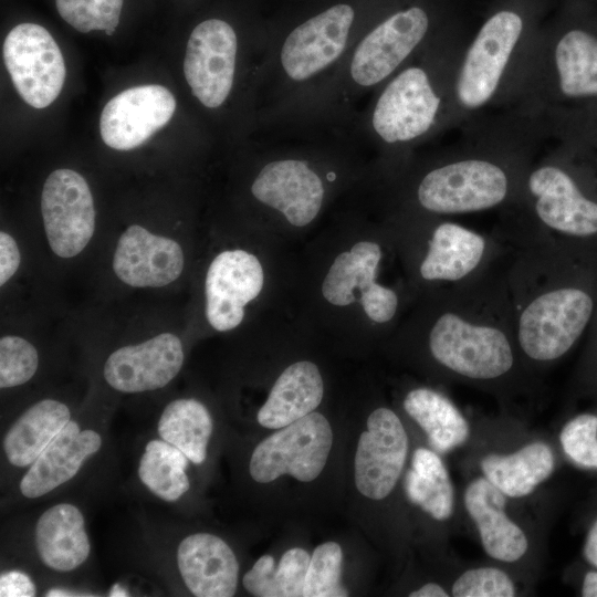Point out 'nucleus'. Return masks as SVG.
<instances>
[{
	"mask_svg": "<svg viewBox=\"0 0 597 597\" xmlns=\"http://www.w3.org/2000/svg\"><path fill=\"white\" fill-rule=\"evenodd\" d=\"M440 107L441 97L427 69L405 66L379 87L365 111L357 113L353 130L360 140L402 146L432 129Z\"/></svg>",
	"mask_w": 597,
	"mask_h": 597,
	"instance_id": "1",
	"label": "nucleus"
},
{
	"mask_svg": "<svg viewBox=\"0 0 597 597\" xmlns=\"http://www.w3.org/2000/svg\"><path fill=\"white\" fill-rule=\"evenodd\" d=\"M313 135L305 155L302 154L307 128H292L297 134L295 153L287 148L285 154L271 155L250 186L252 197L261 205L280 212L289 223L304 227L311 223L320 213L325 196L326 185L337 179L336 171L320 174L316 160L308 153L323 126H313Z\"/></svg>",
	"mask_w": 597,
	"mask_h": 597,
	"instance_id": "2",
	"label": "nucleus"
},
{
	"mask_svg": "<svg viewBox=\"0 0 597 597\" xmlns=\"http://www.w3.org/2000/svg\"><path fill=\"white\" fill-rule=\"evenodd\" d=\"M596 310L597 295L589 286L573 284L545 292L520 315V346L534 360L557 359L579 339Z\"/></svg>",
	"mask_w": 597,
	"mask_h": 597,
	"instance_id": "3",
	"label": "nucleus"
},
{
	"mask_svg": "<svg viewBox=\"0 0 597 597\" xmlns=\"http://www.w3.org/2000/svg\"><path fill=\"white\" fill-rule=\"evenodd\" d=\"M333 444V431L320 412L280 428L253 450L249 471L259 483H270L289 474L302 482L315 480L323 471Z\"/></svg>",
	"mask_w": 597,
	"mask_h": 597,
	"instance_id": "4",
	"label": "nucleus"
},
{
	"mask_svg": "<svg viewBox=\"0 0 597 597\" xmlns=\"http://www.w3.org/2000/svg\"><path fill=\"white\" fill-rule=\"evenodd\" d=\"M240 40L226 20L211 18L191 31L184 59V75L193 97L209 111L228 104L237 86Z\"/></svg>",
	"mask_w": 597,
	"mask_h": 597,
	"instance_id": "5",
	"label": "nucleus"
},
{
	"mask_svg": "<svg viewBox=\"0 0 597 597\" xmlns=\"http://www.w3.org/2000/svg\"><path fill=\"white\" fill-rule=\"evenodd\" d=\"M429 347L441 365L472 379L498 378L513 365L511 344L502 331L470 323L453 313L437 320Z\"/></svg>",
	"mask_w": 597,
	"mask_h": 597,
	"instance_id": "6",
	"label": "nucleus"
},
{
	"mask_svg": "<svg viewBox=\"0 0 597 597\" xmlns=\"http://www.w3.org/2000/svg\"><path fill=\"white\" fill-rule=\"evenodd\" d=\"M3 60L14 88L34 108H45L60 95L65 81L62 52L42 25L20 23L6 36Z\"/></svg>",
	"mask_w": 597,
	"mask_h": 597,
	"instance_id": "7",
	"label": "nucleus"
},
{
	"mask_svg": "<svg viewBox=\"0 0 597 597\" xmlns=\"http://www.w3.org/2000/svg\"><path fill=\"white\" fill-rule=\"evenodd\" d=\"M40 207L51 251L61 259L82 253L94 235L96 221L86 179L67 168L52 171L44 181Z\"/></svg>",
	"mask_w": 597,
	"mask_h": 597,
	"instance_id": "8",
	"label": "nucleus"
},
{
	"mask_svg": "<svg viewBox=\"0 0 597 597\" xmlns=\"http://www.w3.org/2000/svg\"><path fill=\"white\" fill-rule=\"evenodd\" d=\"M507 178L498 165L467 159L427 172L417 187V200L436 213H463L490 209L507 193Z\"/></svg>",
	"mask_w": 597,
	"mask_h": 597,
	"instance_id": "9",
	"label": "nucleus"
},
{
	"mask_svg": "<svg viewBox=\"0 0 597 597\" xmlns=\"http://www.w3.org/2000/svg\"><path fill=\"white\" fill-rule=\"evenodd\" d=\"M522 28V19L512 11H500L482 25L467 52L455 85L464 107H480L495 93Z\"/></svg>",
	"mask_w": 597,
	"mask_h": 597,
	"instance_id": "10",
	"label": "nucleus"
},
{
	"mask_svg": "<svg viewBox=\"0 0 597 597\" xmlns=\"http://www.w3.org/2000/svg\"><path fill=\"white\" fill-rule=\"evenodd\" d=\"M407 452L408 437L399 417L385 407L374 410L357 443V490L371 500L388 496L402 472Z\"/></svg>",
	"mask_w": 597,
	"mask_h": 597,
	"instance_id": "11",
	"label": "nucleus"
},
{
	"mask_svg": "<svg viewBox=\"0 0 597 597\" xmlns=\"http://www.w3.org/2000/svg\"><path fill=\"white\" fill-rule=\"evenodd\" d=\"M185 360L182 342L163 332L112 352L103 366V377L113 389L125 394L166 387L179 374Z\"/></svg>",
	"mask_w": 597,
	"mask_h": 597,
	"instance_id": "12",
	"label": "nucleus"
},
{
	"mask_svg": "<svg viewBox=\"0 0 597 597\" xmlns=\"http://www.w3.org/2000/svg\"><path fill=\"white\" fill-rule=\"evenodd\" d=\"M176 100L161 85L150 84L127 88L104 106L100 132L103 142L117 150L139 147L172 117Z\"/></svg>",
	"mask_w": 597,
	"mask_h": 597,
	"instance_id": "13",
	"label": "nucleus"
},
{
	"mask_svg": "<svg viewBox=\"0 0 597 597\" xmlns=\"http://www.w3.org/2000/svg\"><path fill=\"white\" fill-rule=\"evenodd\" d=\"M184 268L180 243L140 224H132L121 233L112 258L115 276L136 289L168 286L180 277Z\"/></svg>",
	"mask_w": 597,
	"mask_h": 597,
	"instance_id": "14",
	"label": "nucleus"
},
{
	"mask_svg": "<svg viewBox=\"0 0 597 597\" xmlns=\"http://www.w3.org/2000/svg\"><path fill=\"white\" fill-rule=\"evenodd\" d=\"M263 269L258 258L241 249L224 250L211 261L205 281L206 317L219 332L240 325L245 305L263 287Z\"/></svg>",
	"mask_w": 597,
	"mask_h": 597,
	"instance_id": "15",
	"label": "nucleus"
},
{
	"mask_svg": "<svg viewBox=\"0 0 597 597\" xmlns=\"http://www.w3.org/2000/svg\"><path fill=\"white\" fill-rule=\"evenodd\" d=\"M528 187L547 227L577 239L597 238V201L586 197L565 170L540 167L531 174Z\"/></svg>",
	"mask_w": 597,
	"mask_h": 597,
	"instance_id": "16",
	"label": "nucleus"
},
{
	"mask_svg": "<svg viewBox=\"0 0 597 597\" xmlns=\"http://www.w3.org/2000/svg\"><path fill=\"white\" fill-rule=\"evenodd\" d=\"M177 565L188 590L197 597H231L235 594L239 564L219 536L195 533L177 549Z\"/></svg>",
	"mask_w": 597,
	"mask_h": 597,
	"instance_id": "17",
	"label": "nucleus"
},
{
	"mask_svg": "<svg viewBox=\"0 0 597 597\" xmlns=\"http://www.w3.org/2000/svg\"><path fill=\"white\" fill-rule=\"evenodd\" d=\"M101 434L81 429L70 420L30 465L20 481V492L28 499L43 496L76 475L87 458L102 447Z\"/></svg>",
	"mask_w": 597,
	"mask_h": 597,
	"instance_id": "18",
	"label": "nucleus"
},
{
	"mask_svg": "<svg viewBox=\"0 0 597 597\" xmlns=\"http://www.w3.org/2000/svg\"><path fill=\"white\" fill-rule=\"evenodd\" d=\"M464 506L473 520L485 553L494 559L513 563L528 548L523 530L505 512L506 495L485 476L473 480L464 492Z\"/></svg>",
	"mask_w": 597,
	"mask_h": 597,
	"instance_id": "19",
	"label": "nucleus"
},
{
	"mask_svg": "<svg viewBox=\"0 0 597 597\" xmlns=\"http://www.w3.org/2000/svg\"><path fill=\"white\" fill-rule=\"evenodd\" d=\"M35 546L41 562L55 572H71L84 564L91 543L82 512L71 503L49 507L36 522Z\"/></svg>",
	"mask_w": 597,
	"mask_h": 597,
	"instance_id": "20",
	"label": "nucleus"
},
{
	"mask_svg": "<svg viewBox=\"0 0 597 597\" xmlns=\"http://www.w3.org/2000/svg\"><path fill=\"white\" fill-rule=\"evenodd\" d=\"M324 385L317 366L296 362L274 383L258 412V422L269 429L283 428L313 412L322 401Z\"/></svg>",
	"mask_w": 597,
	"mask_h": 597,
	"instance_id": "21",
	"label": "nucleus"
},
{
	"mask_svg": "<svg viewBox=\"0 0 597 597\" xmlns=\"http://www.w3.org/2000/svg\"><path fill=\"white\" fill-rule=\"evenodd\" d=\"M70 420L71 410L60 400L45 398L33 404L3 438L8 461L18 468L31 465Z\"/></svg>",
	"mask_w": 597,
	"mask_h": 597,
	"instance_id": "22",
	"label": "nucleus"
},
{
	"mask_svg": "<svg viewBox=\"0 0 597 597\" xmlns=\"http://www.w3.org/2000/svg\"><path fill=\"white\" fill-rule=\"evenodd\" d=\"M484 250L485 240L479 233L457 223H441L433 231L420 274L429 281H459L479 265Z\"/></svg>",
	"mask_w": 597,
	"mask_h": 597,
	"instance_id": "23",
	"label": "nucleus"
},
{
	"mask_svg": "<svg viewBox=\"0 0 597 597\" xmlns=\"http://www.w3.org/2000/svg\"><path fill=\"white\" fill-rule=\"evenodd\" d=\"M480 465L484 476L506 496L523 498L552 474L555 458L547 443L534 441L510 454H488Z\"/></svg>",
	"mask_w": 597,
	"mask_h": 597,
	"instance_id": "24",
	"label": "nucleus"
},
{
	"mask_svg": "<svg viewBox=\"0 0 597 597\" xmlns=\"http://www.w3.org/2000/svg\"><path fill=\"white\" fill-rule=\"evenodd\" d=\"M404 408L438 452H449L469 438L467 419L446 396L432 389H412L404 400Z\"/></svg>",
	"mask_w": 597,
	"mask_h": 597,
	"instance_id": "25",
	"label": "nucleus"
},
{
	"mask_svg": "<svg viewBox=\"0 0 597 597\" xmlns=\"http://www.w3.org/2000/svg\"><path fill=\"white\" fill-rule=\"evenodd\" d=\"M212 429L210 412L193 398L170 401L157 425L159 437L179 449L195 464L206 460Z\"/></svg>",
	"mask_w": 597,
	"mask_h": 597,
	"instance_id": "26",
	"label": "nucleus"
},
{
	"mask_svg": "<svg viewBox=\"0 0 597 597\" xmlns=\"http://www.w3.org/2000/svg\"><path fill=\"white\" fill-rule=\"evenodd\" d=\"M405 491L409 501L432 519L446 521L451 516L453 486L444 463L434 451L416 449L405 478Z\"/></svg>",
	"mask_w": 597,
	"mask_h": 597,
	"instance_id": "27",
	"label": "nucleus"
},
{
	"mask_svg": "<svg viewBox=\"0 0 597 597\" xmlns=\"http://www.w3.org/2000/svg\"><path fill=\"white\" fill-rule=\"evenodd\" d=\"M381 251L377 243L362 241L336 256L322 285L323 296L333 305L346 306L374 283Z\"/></svg>",
	"mask_w": 597,
	"mask_h": 597,
	"instance_id": "28",
	"label": "nucleus"
},
{
	"mask_svg": "<svg viewBox=\"0 0 597 597\" xmlns=\"http://www.w3.org/2000/svg\"><path fill=\"white\" fill-rule=\"evenodd\" d=\"M559 87L568 97L597 96V38L583 30L564 34L555 48Z\"/></svg>",
	"mask_w": 597,
	"mask_h": 597,
	"instance_id": "29",
	"label": "nucleus"
},
{
	"mask_svg": "<svg viewBox=\"0 0 597 597\" xmlns=\"http://www.w3.org/2000/svg\"><path fill=\"white\" fill-rule=\"evenodd\" d=\"M189 459L164 439L150 440L138 463L142 483L157 498L176 502L190 488L187 468Z\"/></svg>",
	"mask_w": 597,
	"mask_h": 597,
	"instance_id": "30",
	"label": "nucleus"
},
{
	"mask_svg": "<svg viewBox=\"0 0 597 597\" xmlns=\"http://www.w3.org/2000/svg\"><path fill=\"white\" fill-rule=\"evenodd\" d=\"M311 556L294 547L286 551L277 567L271 555L261 556L243 576L244 588L258 597H301Z\"/></svg>",
	"mask_w": 597,
	"mask_h": 597,
	"instance_id": "31",
	"label": "nucleus"
},
{
	"mask_svg": "<svg viewBox=\"0 0 597 597\" xmlns=\"http://www.w3.org/2000/svg\"><path fill=\"white\" fill-rule=\"evenodd\" d=\"M343 564L342 547L335 542L318 545L308 563L304 584V597H346L341 585Z\"/></svg>",
	"mask_w": 597,
	"mask_h": 597,
	"instance_id": "32",
	"label": "nucleus"
},
{
	"mask_svg": "<svg viewBox=\"0 0 597 597\" xmlns=\"http://www.w3.org/2000/svg\"><path fill=\"white\" fill-rule=\"evenodd\" d=\"M124 0H55L61 18L75 30L105 31L113 35L119 23Z\"/></svg>",
	"mask_w": 597,
	"mask_h": 597,
	"instance_id": "33",
	"label": "nucleus"
},
{
	"mask_svg": "<svg viewBox=\"0 0 597 597\" xmlns=\"http://www.w3.org/2000/svg\"><path fill=\"white\" fill-rule=\"evenodd\" d=\"M39 368V353L27 338L7 334L0 338V388L28 383Z\"/></svg>",
	"mask_w": 597,
	"mask_h": 597,
	"instance_id": "34",
	"label": "nucleus"
},
{
	"mask_svg": "<svg viewBox=\"0 0 597 597\" xmlns=\"http://www.w3.org/2000/svg\"><path fill=\"white\" fill-rule=\"evenodd\" d=\"M559 441L565 454L580 467L597 469V416L583 413L568 421Z\"/></svg>",
	"mask_w": 597,
	"mask_h": 597,
	"instance_id": "35",
	"label": "nucleus"
},
{
	"mask_svg": "<svg viewBox=\"0 0 597 597\" xmlns=\"http://www.w3.org/2000/svg\"><path fill=\"white\" fill-rule=\"evenodd\" d=\"M454 597H512L515 586L510 576L495 567H478L462 573L453 583Z\"/></svg>",
	"mask_w": 597,
	"mask_h": 597,
	"instance_id": "36",
	"label": "nucleus"
},
{
	"mask_svg": "<svg viewBox=\"0 0 597 597\" xmlns=\"http://www.w3.org/2000/svg\"><path fill=\"white\" fill-rule=\"evenodd\" d=\"M359 301L366 315L376 323L390 321L398 305L396 293L377 282L360 295Z\"/></svg>",
	"mask_w": 597,
	"mask_h": 597,
	"instance_id": "37",
	"label": "nucleus"
},
{
	"mask_svg": "<svg viewBox=\"0 0 597 597\" xmlns=\"http://www.w3.org/2000/svg\"><path fill=\"white\" fill-rule=\"evenodd\" d=\"M21 265L20 247L12 234L0 232V285L3 287L18 272Z\"/></svg>",
	"mask_w": 597,
	"mask_h": 597,
	"instance_id": "38",
	"label": "nucleus"
},
{
	"mask_svg": "<svg viewBox=\"0 0 597 597\" xmlns=\"http://www.w3.org/2000/svg\"><path fill=\"white\" fill-rule=\"evenodd\" d=\"M36 595V587L25 573L10 570L0 576L1 597H32Z\"/></svg>",
	"mask_w": 597,
	"mask_h": 597,
	"instance_id": "39",
	"label": "nucleus"
},
{
	"mask_svg": "<svg viewBox=\"0 0 597 597\" xmlns=\"http://www.w3.org/2000/svg\"><path fill=\"white\" fill-rule=\"evenodd\" d=\"M584 555L589 564L597 567V521L594 523L587 535Z\"/></svg>",
	"mask_w": 597,
	"mask_h": 597,
	"instance_id": "40",
	"label": "nucleus"
},
{
	"mask_svg": "<svg viewBox=\"0 0 597 597\" xmlns=\"http://www.w3.org/2000/svg\"><path fill=\"white\" fill-rule=\"evenodd\" d=\"M410 597H448V591L436 583H428L420 588L411 591Z\"/></svg>",
	"mask_w": 597,
	"mask_h": 597,
	"instance_id": "41",
	"label": "nucleus"
},
{
	"mask_svg": "<svg viewBox=\"0 0 597 597\" xmlns=\"http://www.w3.org/2000/svg\"><path fill=\"white\" fill-rule=\"evenodd\" d=\"M582 595L584 597H597V572L591 570L585 575Z\"/></svg>",
	"mask_w": 597,
	"mask_h": 597,
	"instance_id": "42",
	"label": "nucleus"
},
{
	"mask_svg": "<svg viewBox=\"0 0 597 597\" xmlns=\"http://www.w3.org/2000/svg\"><path fill=\"white\" fill-rule=\"evenodd\" d=\"M112 596H127L126 591L119 586L115 585L111 590Z\"/></svg>",
	"mask_w": 597,
	"mask_h": 597,
	"instance_id": "43",
	"label": "nucleus"
}]
</instances>
